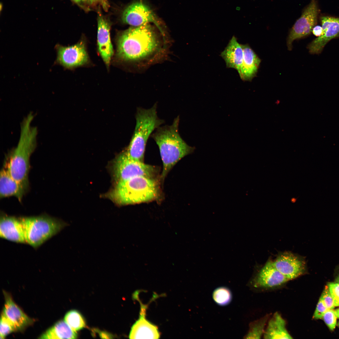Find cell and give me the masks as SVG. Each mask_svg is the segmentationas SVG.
Segmentation results:
<instances>
[{"label":"cell","instance_id":"1","mask_svg":"<svg viewBox=\"0 0 339 339\" xmlns=\"http://www.w3.org/2000/svg\"><path fill=\"white\" fill-rule=\"evenodd\" d=\"M166 41L149 24L132 26L119 36L117 56L121 60L139 65L151 63L164 56Z\"/></svg>","mask_w":339,"mask_h":339},{"label":"cell","instance_id":"2","mask_svg":"<svg viewBox=\"0 0 339 339\" xmlns=\"http://www.w3.org/2000/svg\"><path fill=\"white\" fill-rule=\"evenodd\" d=\"M35 116L30 112L20 124V137L17 146L8 153V162L5 165L8 172L16 180L28 188L30 157L37 145L38 130L31 123Z\"/></svg>","mask_w":339,"mask_h":339},{"label":"cell","instance_id":"3","mask_svg":"<svg viewBox=\"0 0 339 339\" xmlns=\"http://www.w3.org/2000/svg\"><path fill=\"white\" fill-rule=\"evenodd\" d=\"M179 116L172 125L159 126L151 134V137L157 145L163 164L161 176L162 180L173 166L185 156L192 153L194 147L188 145L179 132Z\"/></svg>","mask_w":339,"mask_h":339},{"label":"cell","instance_id":"4","mask_svg":"<svg viewBox=\"0 0 339 339\" xmlns=\"http://www.w3.org/2000/svg\"><path fill=\"white\" fill-rule=\"evenodd\" d=\"M159 195V185L155 178L137 176L117 182L107 196L118 205H125L154 201Z\"/></svg>","mask_w":339,"mask_h":339},{"label":"cell","instance_id":"5","mask_svg":"<svg viewBox=\"0 0 339 339\" xmlns=\"http://www.w3.org/2000/svg\"><path fill=\"white\" fill-rule=\"evenodd\" d=\"M21 218L26 243L35 249L67 225L63 221L45 214Z\"/></svg>","mask_w":339,"mask_h":339},{"label":"cell","instance_id":"6","mask_svg":"<svg viewBox=\"0 0 339 339\" xmlns=\"http://www.w3.org/2000/svg\"><path fill=\"white\" fill-rule=\"evenodd\" d=\"M114 170L117 182L137 176L155 178L158 173L155 166L132 159L123 151L116 159Z\"/></svg>","mask_w":339,"mask_h":339},{"label":"cell","instance_id":"7","mask_svg":"<svg viewBox=\"0 0 339 339\" xmlns=\"http://www.w3.org/2000/svg\"><path fill=\"white\" fill-rule=\"evenodd\" d=\"M318 13L316 1L311 0L290 31L287 40V46L289 50H292L293 41L304 37L310 34L317 23Z\"/></svg>","mask_w":339,"mask_h":339},{"label":"cell","instance_id":"8","mask_svg":"<svg viewBox=\"0 0 339 339\" xmlns=\"http://www.w3.org/2000/svg\"><path fill=\"white\" fill-rule=\"evenodd\" d=\"M273 262L277 270L288 281L297 278L306 272L304 257L290 251L279 254Z\"/></svg>","mask_w":339,"mask_h":339},{"label":"cell","instance_id":"9","mask_svg":"<svg viewBox=\"0 0 339 339\" xmlns=\"http://www.w3.org/2000/svg\"><path fill=\"white\" fill-rule=\"evenodd\" d=\"M122 18L124 23L133 27L154 23L164 34L158 18L148 6L141 2H136L128 6L123 11Z\"/></svg>","mask_w":339,"mask_h":339},{"label":"cell","instance_id":"10","mask_svg":"<svg viewBox=\"0 0 339 339\" xmlns=\"http://www.w3.org/2000/svg\"><path fill=\"white\" fill-rule=\"evenodd\" d=\"M288 281L269 259L248 284L254 288L270 289L281 286Z\"/></svg>","mask_w":339,"mask_h":339},{"label":"cell","instance_id":"11","mask_svg":"<svg viewBox=\"0 0 339 339\" xmlns=\"http://www.w3.org/2000/svg\"><path fill=\"white\" fill-rule=\"evenodd\" d=\"M57 56L56 62L67 68H73L83 65L88 60L84 43L80 42L73 45L56 46Z\"/></svg>","mask_w":339,"mask_h":339},{"label":"cell","instance_id":"12","mask_svg":"<svg viewBox=\"0 0 339 339\" xmlns=\"http://www.w3.org/2000/svg\"><path fill=\"white\" fill-rule=\"evenodd\" d=\"M323 32L322 35L314 39L308 46L312 54L320 53L331 40L339 37V18L329 16L321 18Z\"/></svg>","mask_w":339,"mask_h":339},{"label":"cell","instance_id":"13","mask_svg":"<svg viewBox=\"0 0 339 339\" xmlns=\"http://www.w3.org/2000/svg\"><path fill=\"white\" fill-rule=\"evenodd\" d=\"M0 236L3 239L15 242L26 243L21 217L1 213Z\"/></svg>","mask_w":339,"mask_h":339},{"label":"cell","instance_id":"14","mask_svg":"<svg viewBox=\"0 0 339 339\" xmlns=\"http://www.w3.org/2000/svg\"><path fill=\"white\" fill-rule=\"evenodd\" d=\"M110 26L108 22L101 14L98 18L97 44L98 51L107 66L110 62L113 54L111 41Z\"/></svg>","mask_w":339,"mask_h":339},{"label":"cell","instance_id":"15","mask_svg":"<svg viewBox=\"0 0 339 339\" xmlns=\"http://www.w3.org/2000/svg\"><path fill=\"white\" fill-rule=\"evenodd\" d=\"M5 303L2 313L12 323L16 331H20L32 323L27 316L14 302L10 295L3 291Z\"/></svg>","mask_w":339,"mask_h":339},{"label":"cell","instance_id":"16","mask_svg":"<svg viewBox=\"0 0 339 339\" xmlns=\"http://www.w3.org/2000/svg\"><path fill=\"white\" fill-rule=\"evenodd\" d=\"M28 188L15 180L5 166L2 169L0 174V198L14 196L21 202Z\"/></svg>","mask_w":339,"mask_h":339},{"label":"cell","instance_id":"17","mask_svg":"<svg viewBox=\"0 0 339 339\" xmlns=\"http://www.w3.org/2000/svg\"><path fill=\"white\" fill-rule=\"evenodd\" d=\"M145 308L142 307L139 319L131 328L130 339H158L160 336L158 327L145 318Z\"/></svg>","mask_w":339,"mask_h":339},{"label":"cell","instance_id":"18","mask_svg":"<svg viewBox=\"0 0 339 339\" xmlns=\"http://www.w3.org/2000/svg\"><path fill=\"white\" fill-rule=\"evenodd\" d=\"M243 58L239 74L244 81H251L256 76L261 60L248 44H241Z\"/></svg>","mask_w":339,"mask_h":339},{"label":"cell","instance_id":"19","mask_svg":"<svg viewBox=\"0 0 339 339\" xmlns=\"http://www.w3.org/2000/svg\"><path fill=\"white\" fill-rule=\"evenodd\" d=\"M225 62L226 67L236 70L239 74L243 58V51L241 45L236 38L233 36L220 54Z\"/></svg>","mask_w":339,"mask_h":339},{"label":"cell","instance_id":"20","mask_svg":"<svg viewBox=\"0 0 339 339\" xmlns=\"http://www.w3.org/2000/svg\"><path fill=\"white\" fill-rule=\"evenodd\" d=\"M267 324L263 334L264 338H293L287 329L286 321L278 312L274 314Z\"/></svg>","mask_w":339,"mask_h":339},{"label":"cell","instance_id":"21","mask_svg":"<svg viewBox=\"0 0 339 339\" xmlns=\"http://www.w3.org/2000/svg\"><path fill=\"white\" fill-rule=\"evenodd\" d=\"M69 326L65 320L57 322L39 338L40 339H75L77 332Z\"/></svg>","mask_w":339,"mask_h":339},{"label":"cell","instance_id":"22","mask_svg":"<svg viewBox=\"0 0 339 339\" xmlns=\"http://www.w3.org/2000/svg\"><path fill=\"white\" fill-rule=\"evenodd\" d=\"M269 317V315H267L260 319L251 322L249 325V331L244 338L260 339L264 334L265 326Z\"/></svg>","mask_w":339,"mask_h":339},{"label":"cell","instance_id":"23","mask_svg":"<svg viewBox=\"0 0 339 339\" xmlns=\"http://www.w3.org/2000/svg\"><path fill=\"white\" fill-rule=\"evenodd\" d=\"M64 320L73 330L76 331L85 327V321L81 315L76 310H71L66 314Z\"/></svg>","mask_w":339,"mask_h":339},{"label":"cell","instance_id":"24","mask_svg":"<svg viewBox=\"0 0 339 339\" xmlns=\"http://www.w3.org/2000/svg\"><path fill=\"white\" fill-rule=\"evenodd\" d=\"M212 297L214 301L218 305L223 306L228 304L232 299L230 290L225 287H220L213 291Z\"/></svg>","mask_w":339,"mask_h":339},{"label":"cell","instance_id":"25","mask_svg":"<svg viewBox=\"0 0 339 339\" xmlns=\"http://www.w3.org/2000/svg\"><path fill=\"white\" fill-rule=\"evenodd\" d=\"M16 331L13 325L2 313L0 319V339L4 338L8 334Z\"/></svg>","mask_w":339,"mask_h":339},{"label":"cell","instance_id":"26","mask_svg":"<svg viewBox=\"0 0 339 339\" xmlns=\"http://www.w3.org/2000/svg\"><path fill=\"white\" fill-rule=\"evenodd\" d=\"M337 317L335 311L329 309L324 313L322 318L329 329L333 331L336 326Z\"/></svg>","mask_w":339,"mask_h":339},{"label":"cell","instance_id":"27","mask_svg":"<svg viewBox=\"0 0 339 339\" xmlns=\"http://www.w3.org/2000/svg\"><path fill=\"white\" fill-rule=\"evenodd\" d=\"M320 298L328 309H332L335 307L333 297L328 286H326Z\"/></svg>","mask_w":339,"mask_h":339},{"label":"cell","instance_id":"28","mask_svg":"<svg viewBox=\"0 0 339 339\" xmlns=\"http://www.w3.org/2000/svg\"><path fill=\"white\" fill-rule=\"evenodd\" d=\"M328 287L333 297L335 306H339V283H330Z\"/></svg>","mask_w":339,"mask_h":339},{"label":"cell","instance_id":"29","mask_svg":"<svg viewBox=\"0 0 339 339\" xmlns=\"http://www.w3.org/2000/svg\"><path fill=\"white\" fill-rule=\"evenodd\" d=\"M329 309L320 298L314 314L313 318L316 319L322 318L324 313Z\"/></svg>","mask_w":339,"mask_h":339},{"label":"cell","instance_id":"30","mask_svg":"<svg viewBox=\"0 0 339 339\" xmlns=\"http://www.w3.org/2000/svg\"><path fill=\"white\" fill-rule=\"evenodd\" d=\"M312 32L313 34L317 37L320 36L322 33V27L319 25L315 26L313 28Z\"/></svg>","mask_w":339,"mask_h":339},{"label":"cell","instance_id":"31","mask_svg":"<svg viewBox=\"0 0 339 339\" xmlns=\"http://www.w3.org/2000/svg\"><path fill=\"white\" fill-rule=\"evenodd\" d=\"M99 334H100V336L102 338H112L111 335L107 332L104 331H100V332Z\"/></svg>","mask_w":339,"mask_h":339},{"label":"cell","instance_id":"32","mask_svg":"<svg viewBox=\"0 0 339 339\" xmlns=\"http://www.w3.org/2000/svg\"><path fill=\"white\" fill-rule=\"evenodd\" d=\"M102 0H83V1L86 2L90 4H92L96 2L101 1Z\"/></svg>","mask_w":339,"mask_h":339},{"label":"cell","instance_id":"33","mask_svg":"<svg viewBox=\"0 0 339 339\" xmlns=\"http://www.w3.org/2000/svg\"><path fill=\"white\" fill-rule=\"evenodd\" d=\"M335 312L337 317L339 318V308L335 310Z\"/></svg>","mask_w":339,"mask_h":339},{"label":"cell","instance_id":"34","mask_svg":"<svg viewBox=\"0 0 339 339\" xmlns=\"http://www.w3.org/2000/svg\"><path fill=\"white\" fill-rule=\"evenodd\" d=\"M336 282L339 283V274L336 277Z\"/></svg>","mask_w":339,"mask_h":339},{"label":"cell","instance_id":"35","mask_svg":"<svg viewBox=\"0 0 339 339\" xmlns=\"http://www.w3.org/2000/svg\"><path fill=\"white\" fill-rule=\"evenodd\" d=\"M71 0L72 1H73V2H75V3H79L81 1H83V0Z\"/></svg>","mask_w":339,"mask_h":339},{"label":"cell","instance_id":"36","mask_svg":"<svg viewBox=\"0 0 339 339\" xmlns=\"http://www.w3.org/2000/svg\"><path fill=\"white\" fill-rule=\"evenodd\" d=\"M338 326H339V322L338 323Z\"/></svg>","mask_w":339,"mask_h":339}]
</instances>
